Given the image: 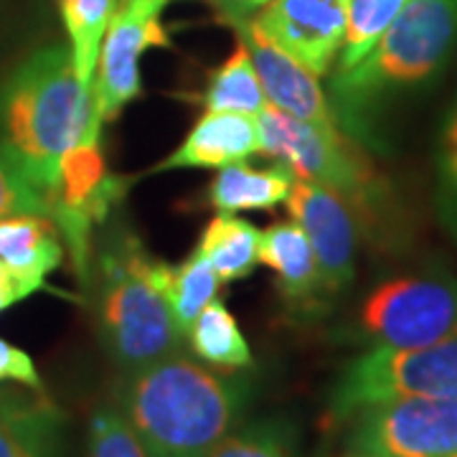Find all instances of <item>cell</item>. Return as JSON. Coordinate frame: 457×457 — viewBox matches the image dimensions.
Returning <instances> with one entry per match:
<instances>
[{"instance_id":"cell-17","label":"cell","mask_w":457,"mask_h":457,"mask_svg":"<svg viewBox=\"0 0 457 457\" xmlns=\"http://www.w3.org/2000/svg\"><path fill=\"white\" fill-rule=\"evenodd\" d=\"M293 183L295 173L285 163L252 168L242 161L216 173L206 188V201L221 213L270 212L287 201Z\"/></svg>"},{"instance_id":"cell-16","label":"cell","mask_w":457,"mask_h":457,"mask_svg":"<svg viewBox=\"0 0 457 457\" xmlns=\"http://www.w3.org/2000/svg\"><path fill=\"white\" fill-rule=\"evenodd\" d=\"M64 257L59 227L46 213H11L0 219V262L11 275L44 282Z\"/></svg>"},{"instance_id":"cell-28","label":"cell","mask_w":457,"mask_h":457,"mask_svg":"<svg viewBox=\"0 0 457 457\" xmlns=\"http://www.w3.org/2000/svg\"><path fill=\"white\" fill-rule=\"evenodd\" d=\"M11 213L49 216V198L33 186L16 158L0 145V219Z\"/></svg>"},{"instance_id":"cell-12","label":"cell","mask_w":457,"mask_h":457,"mask_svg":"<svg viewBox=\"0 0 457 457\" xmlns=\"http://www.w3.org/2000/svg\"><path fill=\"white\" fill-rule=\"evenodd\" d=\"M348 13L351 0H270L254 21L278 46L323 77L341 56Z\"/></svg>"},{"instance_id":"cell-27","label":"cell","mask_w":457,"mask_h":457,"mask_svg":"<svg viewBox=\"0 0 457 457\" xmlns=\"http://www.w3.org/2000/svg\"><path fill=\"white\" fill-rule=\"evenodd\" d=\"M87 457H150L117 407H99L87 429Z\"/></svg>"},{"instance_id":"cell-11","label":"cell","mask_w":457,"mask_h":457,"mask_svg":"<svg viewBox=\"0 0 457 457\" xmlns=\"http://www.w3.org/2000/svg\"><path fill=\"white\" fill-rule=\"evenodd\" d=\"M287 213L311 242L323 297L343 293L356 272V221L351 204L326 186L295 179L290 196L285 201Z\"/></svg>"},{"instance_id":"cell-22","label":"cell","mask_w":457,"mask_h":457,"mask_svg":"<svg viewBox=\"0 0 457 457\" xmlns=\"http://www.w3.org/2000/svg\"><path fill=\"white\" fill-rule=\"evenodd\" d=\"M59 414L49 404L11 407L0 414V457H56Z\"/></svg>"},{"instance_id":"cell-23","label":"cell","mask_w":457,"mask_h":457,"mask_svg":"<svg viewBox=\"0 0 457 457\" xmlns=\"http://www.w3.org/2000/svg\"><path fill=\"white\" fill-rule=\"evenodd\" d=\"M219 285H221V279L216 275V270L198 249H194L179 267H170L165 297H168V308H170V315L179 326L180 336H186L196 323L198 315L204 312V308L212 300H216Z\"/></svg>"},{"instance_id":"cell-4","label":"cell","mask_w":457,"mask_h":457,"mask_svg":"<svg viewBox=\"0 0 457 457\" xmlns=\"http://www.w3.org/2000/svg\"><path fill=\"white\" fill-rule=\"evenodd\" d=\"M99 338L120 369L137 371L179 353L183 336L165 297L170 264L122 231L99 254Z\"/></svg>"},{"instance_id":"cell-29","label":"cell","mask_w":457,"mask_h":457,"mask_svg":"<svg viewBox=\"0 0 457 457\" xmlns=\"http://www.w3.org/2000/svg\"><path fill=\"white\" fill-rule=\"evenodd\" d=\"M3 381H16V384H23L36 392H41V386H44L31 356L5 338H0V384Z\"/></svg>"},{"instance_id":"cell-32","label":"cell","mask_w":457,"mask_h":457,"mask_svg":"<svg viewBox=\"0 0 457 457\" xmlns=\"http://www.w3.org/2000/svg\"><path fill=\"white\" fill-rule=\"evenodd\" d=\"M168 3L170 0H122V5L135 8L140 13H147V16H161V11H163Z\"/></svg>"},{"instance_id":"cell-3","label":"cell","mask_w":457,"mask_h":457,"mask_svg":"<svg viewBox=\"0 0 457 457\" xmlns=\"http://www.w3.org/2000/svg\"><path fill=\"white\" fill-rule=\"evenodd\" d=\"M457 46V0H409L359 64L336 69L330 107L351 137L371 132L376 110L429 84Z\"/></svg>"},{"instance_id":"cell-34","label":"cell","mask_w":457,"mask_h":457,"mask_svg":"<svg viewBox=\"0 0 457 457\" xmlns=\"http://www.w3.org/2000/svg\"><path fill=\"white\" fill-rule=\"evenodd\" d=\"M345 457H374V455H361V453H351V455H345Z\"/></svg>"},{"instance_id":"cell-10","label":"cell","mask_w":457,"mask_h":457,"mask_svg":"<svg viewBox=\"0 0 457 457\" xmlns=\"http://www.w3.org/2000/svg\"><path fill=\"white\" fill-rule=\"evenodd\" d=\"M170 38L161 26V16H147L122 5L114 13L99 49L92 82V125L84 140H99L104 122H114L132 99L143 95L140 59L150 46H168Z\"/></svg>"},{"instance_id":"cell-24","label":"cell","mask_w":457,"mask_h":457,"mask_svg":"<svg viewBox=\"0 0 457 457\" xmlns=\"http://www.w3.org/2000/svg\"><path fill=\"white\" fill-rule=\"evenodd\" d=\"M209 457H297V432L285 417H267L231 432Z\"/></svg>"},{"instance_id":"cell-19","label":"cell","mask_w":457,"mask_h":457,"mask_svg":"<svg viewBox=\"0 0 457 457\" xmlns=\"http://www.w3.org/2000/svg\"><path fill=\"white\" fill-rule=\"evenodd\" d=\"M186 336L191 351L213 369L234 371L249 369L254 363L242 328L221 300H212Z\"/></svg>"},{"instance_id":"cell-8","label":"cell","mask_w":457,"mask_h":457,"mask_svg":"<svg viewBox=\"0 0 457 457\" xmlns=\"http://www.w3.org/2000/svg\"><path fill=\"white\" fill-rule=\"evenodd\" d=\"M351 453L374 457H450L457 453V399L394 396L356 411Z\"/></svg>"},{"instance_id":"cell-35","label":"cell","mask_w":457,"mask_h":457,"mask_svg":"<svg viewBox=\"0 0 457 457\" xmlns=\"http://www.w3.org/2000/svg\"><path fill=\"white\" fill-rule=\"evenodd\" d=\"M450 457H457V453H455V455H450Z\"/></svg>"},{"instance_id":"cell-31","label":"cell","mask_w":457,"mask_h":457,"mask_svg":"<svg viewBox=\"0 0 457 457\" xmlns=\"http://www.w3.org/2000/svg\"><path fill=\"white\" fill-rule=\"evenodd\" d=\"M267 3H270V0H216V5L221 8V13H224L234 26H239V23L249 21L254 13H260Z\"/></svg>"},{"instance_id":"cell-20","label":"cell","mask_w":457,"mask_h":457,"mask_svg":"<svg viewBox=\"0 0 457 457\" xmlns=\"http://www.w3.org/2000/svg\"><path fill=\"white\" fill-rule=\"evenodd\" d=\"M201 102L209 112H239L252 117L267 107L257 69L242 38L227 62L209 77Z\"/></svg>"},{"instance_id":"cell-18","label":"cell","mask_w":457,"mask_h":457,"mask_svg":"<svg viewBox=\"0 0 457 457\" xmlns=\"http://www.w3.org/2000/svg\"><path fill=\"white\" fill-rule=\"evenodd\" d=\"M196 249L221 282H234L252 275L260 262V228L234 213H219L206 224Z\"/></svg>"},{"instance_id":"cell-14","label":"cell","mask_w":457,"mask_h":457,"mask_svg":"<svg viewBox=\"0 0 457 457\" xmlns=\"http://www.w3.org/2000/svg\"><path fill=\"white\" fill-rule=\"evenodd\" d=\"M254 153H260V128L252 114L206 110L186 135V140L155 170L227 168L242 163Z\"/></svg>"},{"instance_id":"cell-9","label":"cell","mask_w":457,"mask_h":457,"mask_svg":"<svg viewBox=\"0 0 457 457\" xmlns=\"http://www.w3.org/2000/svg\"><path fill=\"white\" fill-rule=\"evenodd\" d=\"M128 183L107 170L99 140H79L62 158L56 188L49 194V216L64 234L79 278L87 275L92 228L104 221Z\"/></svg>"},{"instance_id":"cell-7","label":"cell","mask_w":457,"mask_h":457,"mask_svg":"<svg viewBox=\"0 0 457 457\" xmlns=\"http://www.w3.org/2000/svg\"><path fill=\"white\" fill-rule=\"evenodd\" d=\"M260 153L285 163L295 179L326 186L348 204L378 196V176L341 128H318L267 104L257 114Z\"/></svg>"},{"instance_id":"cell-6","label":"cell","mask_w":457,"mask_h":457,"mask_svg":"<svg viewBox=\"0 0 457 457\" xmlns=\"http://www.w3.org/2000/svg\"><path fill=\"white\" fill-rule=\"evenodd\" d=\"M356 336L371 348L409 351L457 336V278L432 270L376 285L361 303Z\"/></svg>"},{"instance_id":"cell-13","label":"cell","mask_w":457,"mask_h":457,"mask_svg":"<svg viewBox=\"0 0 457 457\" xmlns=\"http://www.w3.org/2000/svg\"><path fill=\"white\" fill-rule=\"evenodd\" d=\"M239 33L254 62L267 104L318 128H341L328 102V95L308 66H303L295 56L278 46L262 31L254 18L239 23Z\"/></svg>"},{"instance_id":"cell-5","label":"cell","mask_w":457,"mask_h":457,"mask_svg":"<svg viewBox=\"0 0 457 457\" xmlns=\"http://www.w3.org/2000/svg\"><path fill=\"white\" fill-rule=\"evenodd\" d=\"M394 396L457 399V336L425 348H369L343 366L328 399V420L345 425L361 409Z\"/></svg>"},{"instance_id":"cell-26","label":"cell","mask_w":457,"mask_h":457,"mask_svg":"<svg viewBox=\"0 0 457 457\" xmlns=\"http://www.w3.org/2000/svg\"><path fill=\"white\" fill-rule=\"evenodd\" d=\"M435 173H437V213L442 224L457 237V95L442 120L437 153H435Z\"/></svg>"},{"instance_id":"cell-30","label":"cell","mask_w":457,"mask_h":457,"mask_svg":"<svg viewBox=\"0 0 457 457\" xmlns=\"http://www.w3.org/2000/svg\"><path fill=\"white\" fill-rule=\"evenodd\" d=\"M38 290H46V282H33V279L16 278V275L3 278L0 279V312L8 311L11 305L26 300L29 295L38 293Z\"/></svg>"},{"instance_id":"cell-33","label":"cell","mask_w":457,"mask_h":457,"mask_svg":"<svg viewBox=\"0 0 457 457\" xmlns=\"http://www.w3.org/2000/svg\"><path fill=\"white\" fill-rule=\"evenodd\" d=\"M8 275H11V272H8V267H5V264H3V262H0V279H3V278H8Z\"/></svg>"},{"instance_id":"cell-2","label":"cell","mask_w":457,"mask_h":457,"mask_svg":"<svg viewBox=\"0 0 457 457\" xmlns=\"http://www.w3.org/2000/svg\"><path fill=\"white\" fill-rule=\"evenodd\" d=\"M92 112V87L77 77L71 51L38 49L0 87V145L49 198L66 150L89 135Z\"/></svg>"},{"instance_id":"cell-21","label":"cell","mask_w":457,"mask_h":457,"mask_svg":"<svg viewBox=\"0 0 457 457\" xmlns=\"http://www.w3.org/2000/svg\"><path fill=\"white\" fill-rule=\"evenodd\" d=\"M59 13L69 36L77 77L92 87L104 33L117 13V0H59Z\"/></svg>"},{"instance_id":"cell-1","label":"cell","mask_w":457,"mask_h":457,"mask_svg":"<svg viewBox=\"0 0 457 457\" xmlns=\"http://www.w3.org/2000/svg\"><path fill=\"white\" fill-rule=\"evenodd\" d=\"M252 386L170 353L128 371L117 402L150 457H209L237 429Z\"/></svg>"},{"instance_id":"cell-25","label":"cell","mask_w":457,"mask_h":457,"mask_svg":"<svg viewBox=\"0 0 457 457\" xmlns=\"http://www.w3.org/2000/svg\"><path fill=\"white\" fill-rule=\"evenodd\" d=\"M407 3L409 0H351L348 31L338 56V69L359 64Z\"/></svg>"},{"instance_id":"cell-15","label":"cell","mask_w":457,"mask_h":457,"mask_svg":"<svg viewBox=\"0 0 457 457\" xmlns=\"http://www.w3.org/2000/svg\"><path fill=\"white\" fill-rule=\"evenodd\" d=\"M260 262L267 264L293 312H312L320 300V272L305 231L295 221H275L260 231Z\"/></svg>"}]
</instances>
